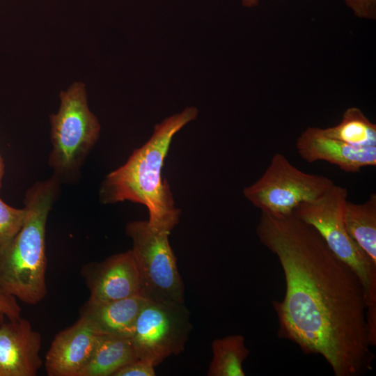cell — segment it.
<instances>
[{
	"mask_svg": "<svg viewBox=\"0 0 376 376\" xmlns=\"http://www.w3.org/2000/svg\"><path fill=\"white\" fill-rule=\"evenodd\" d=\"M42 337L26 319L8 320L0 327V376H36L42 365Z\"/></svg>",
	"mask_w": 376,
	"mask_h": 376,
	"instance_id": "cell-11",
	"label": "cell"
},
{
	"mask_svg": "<svg viewBox=\"0 0 376 376\" xmlns=\"http://www.w3.org/2000/svg\"><path fill=\"white\" fill-rule=\"evenodd\" d=\"M58 112L50 116L49 164L60 182L74 179L97 142L100 125L88 107L85 85L75 82L60 94Z\"/></svg>",
	"mask_w": 376,
	"mask_h": 376,
	"instance_id": "cell-5",
	"label": "cell"
},
{
	"mask_svg": "<svg viewBox=\"0 0 376 376\" xmlns=\"http://www.w3.org/2000/svg\"><path fill=\"white\" fill-rule=\"evenodd\" d=\"M197 115L196 108L187 107L157 124L150 138L105 177L100 188V201L113 204L129 201L143 205L148 211L149 225L171 233L181 212L175 206L167 180L162 178V168L173 137Z\"/></svg>",
	"mask_w": 376,
	"mask_h": 376,
	"instance_id": "cell-2",
	"label": "cell"
},
{
	"mask_svg": "<svg viewBox=\"0 0 376 376\" xmlns=\"http://www.w3.org/2000/svg\"><path fill=\"white\" fill-rule=\"evenodd\" d=\"M320 130L324 136L354 147L376 146V125L357 107L346 109L339 124Z\"/></svg>",
	"mask_w": 376,
	"mask_h": 376,
	"instance_id": "cell-17",
	"label": "cell"
},
{
	"mask_svg": "<svg viewBox=\"0 0 376 376\" xmlns=\"http://www.w3.org/2000/svg\"><path fill=\"white\" fill-rule=\"evenodd\" d=\"M260 242L279 260L283 299L272 301L277 335L305 354H319L336 376H359L373 369L367 300L357 274L329 248L311 226L293 212H261Z\"/></svg>",
	"mask_w": 376,
	"mask_h": 376,
	"instance_id": "cell-1",
	"label": "cell"
},
{
	"mask_svg": "<svg viewBox=\"0 0 376 376\" xmlns=\"http://www.w3.org/2000/svg\"><path fill=\"white\" fill-rule=\"evenodd\" d=\"M334 184L326 176L301 171L276 153L262 176L245 187L243 194L261 212L287 214L301 203L319 198Z\"/></svg>",
	"mask_w": 376,
	"mask_h": 376,
	"instance_id": "cell-7",
	"label": "cell"
},
{
	"mask_svg": "<svg viewBox=\"0 0 376 376\" xmlns=\"http://www.w3.org/2000/svg\"><path fill=\"white\" fill-rule=\"evenodd\" d=\"M100 334L81 316L72 326L58 332L46 354L47 375L79 376L93 354Z\"/></svg>",
	"mask_w": 376,
	"mask_h": 376,
	"instance_id": "cell-10",
	"label": "cell"
},
{
	"mask_svg": "<svg viewBox=\"0 0 376 376\" xmlns=\"http://www.w3.org/2000/svg\"><path fill=\"white\" fill-rule=\"evenodd\" d=\"M258 3V0H242V4L246 7H251L256 6Z\"/></svg>",
	"mask_w": 376,
	"mask_h": 376,
	"instance_id": "cell-22",
	"label": "cell"
},
{
	"mask_svg": "<svg viewBox=\"0 0 376 376\" xmlns=\"http://www.w3.org/2000/svg\"><path fill=\"white\" fill-rule=\"evenodd\" d=\"M125 234L132 242L142 295L151 301L184 303L185 286L169 244L170 233L139 220L127 224Z\"/></svg>",
	"mask_w": 376,
	"mask_h": 376,
	"instance_id": "cell-6",
	"label": "cell"
},
{
	"mask_svg": "<svg viewBox=\"0 0 376 376\" xmlns=\"http://www.w3.org/2000/svg\"><path fill=\"white\" fill-rule=\"evenodd\" d=\"M60 182L53 175L27 190L25 221L11 243L0 252V285L27 304L39 303L47 293L46 225Z\"/></svg>",
	"mask_w": 376,
	"mask_h": 376,
	"instance_id": "cell-3",
	"label": "cell"
},
{
	"mask_svg": "<svg viewBox=\"0 0 376 376\" xmlns=\"http://www.w3.org/2000/svg\"><path fill=\"white\" fill-rule=\"evenodd\" d=\"M138 359L131 338L100 334L79 376H113L120 368Z\"/></svg>",
	"mask_w": 376,
	"mask_h": 376,
	"instance_id": "cell-14",
	"label": "cell"
},
{
	"mask_svg": "<svg viewBox=\"0 0 376 376\" xmlns=\"http://www.w3.org/2000/svg\"><path fill=\"white\" fill-rule=\"evenodd\" d=\"M4 173V164L3 158L0 154V188L1 186V181Z\"/></svg>",
	"mask_w": 376,
	"mask_h": 376,
	"instance_id": "cell-23",
	"label": "cell"
},
{
	"mask_svg": "<svg viewBox=\"0 0 376 376\" xmlns=\"http://www.w3.org/2000/svg\"><path fill=\"white\" fill-rule=\"evenodd\" d=\"M89 299L109 301L141 294V281L132 250L83 267Z\"/></svg>",
	"mask_w": 376,
	"mask_h": 376,
	"instance_id": "cell-9",
	"label": "cell"
},
{
	"mask_svg": "<svg viewBox=\"0 0 376 376\" xmlns=\"http://www.w3.org/2000/svg\"><path fill=\"white\" fill-rule=\"evenodd\" d=\"M212 359L208 376H244L242 363L250 351L241 334H233L212 342Z\"/></svg>",
	"mask_w": 376,
	"mask_h": 376,
	"instance_id": "cell-16",
	"label": "cell"
},
{
	"mask_svg": "<svg viewBox=\"0 0 376 376\" xmlns=\"http://www.w3.org/2000/svg\"><path fill=\"white\" fill-rule=\"evenodd\" d=\"M155 375L153 365L138 359L120 368L113 376H155Z\"/></svg>",
	"mask_w": 376,
	"mask_h": 376,
	"instance_id": "cell-20",
	"label": "cell"
},
{
	"mask_svg": "<svg viewBox=\"0 0 376 376\" xmlns=\"http://www.w3.org/2000/svg\"><path fill=\"white\" fill-rule=\"evenodd\" d=\"M21 308L17 298L0 285V327L5 318L15 320L21 317Z\"/></svg>",
	"mask_w": 376,
	"mask_h": 376,
	"instance_id": "cell-19",
	"label": "cell"
},
{
	"mask_svg": "<svg viewBox=\"0 0 376 376\" xmlns=\"http://www.w3.org/2000/svg\"><path fill=\"white\" fill-rule=\"evenodd\" d=\"M354 15L361 18H376V0H343Z\"/></svg>",
	"mask_w": 376,
	"mask_h": 376,
	"instance_id": "cell-21",
	"label": "cell"
},
{
	"mask_svg": "<svg viewBox=\"0 0 376 376\" xmlns=\"http://www.w3.org/2000/svg\"><path fill=\"white\" fill-rule=\"evenodd\" d=\"M347 188L333 185L319 198L299 205L293 214L313 226L331 251L359 277L367 300L366 320L376 323V267L348 234L343 219Z\"/></svg>",
	"mask_w": 376,
	"mask_h": 376,
	"instance_id": "cell-4",
	"label": "cell"
},
{
	"mask_svg": "<svg viewBox=\"0 0 376 376\" xmlns=\"http://www.w3.org/2000/svg\"><path fill=\"white\" fill-rule=\"evenodd\" d=\"M148 300L142 295L109 301L88 299L81 308L80 316L100 334L132 338L138 315Z\"/></svg>",
	"mask_w": 376,
	"mask_h": 376,
	"instance_id": "cell-13",
	"label": "cell"
},
{
	"mask_svg": "<svg viewBox=\"0 0 376 376\" xmlns=\"http://www.w3.org/2000/svg\"><path fill=\"white\" fill-rule=\"evenodd\" d=\"M27 210L13 207L0 198V252L4 250L21 230Z\"/></svg>",
	"mask_w": 376,
	"mask_h": 376,
	"instance_id": "cell-18",
	"label": "cell"
},
{
	"mask_svg": "<svg viewBox=\"0 0 376 376\" xmlns=\"http://www.w3.org/2000/svg\"><path fill=\"white\" fill-rule=\"evenodd\" d=\"M343 219L350 236L376 267V194L362 203L347 201Z\"/></svg>",
	"mask_w": 376,
	"mask_h": 376,
	"instance_id": "cell-15",
	"label": "cell"
},
{
	"mask_svg": "<svg viewBox=\"0 0 376 376\" xmlns=\"http://www.w3.org/2000/svg\"><path fill=\"white\" fill-rule=\"evenodd\" d=\"M192 326L184 303L148 300L131 338L139 359L155 367L183 352Z\"/></svg>",
	"mask_w": 376,
	"mask_h": 376,
	"instance_id": "cell-8",
	"label": "cell"
},
{
	"mask_svg": "<svg viewBox=\"0 0 376 376\" xmlns=\"http://www.w3.org/2000/svg\"><path fill=\"white\" fill-rule=\"evenodd\" d=\"M296 148L307 162L324 161L345 172L356 173L376 165V146L354 147L324 136L319 127L306 129L298 137Z\"/></svg>",
	"mask_w": 376,
	"mask_h": 376,
	"instance_id": "cell-12",
	"label": "cell"
}]
</instances>
